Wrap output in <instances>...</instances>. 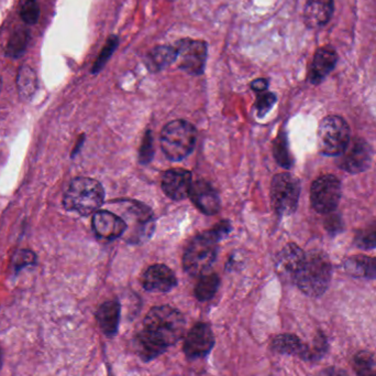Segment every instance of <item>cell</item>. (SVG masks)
I'll use <instances>...</instances> for the list:
<instances>
[{"instance_id":"1","label":"cell","mask_w":376,"mask_h":376,"mask_svg":"<svg viewBox=\"0 0 376 376\" xmlns=\"http://www.w3.org/2000/svg\"><path fill=\"white\" fill-rule=\"evenodd\" d=\"M185 319L179 310L170 306L154 307L143 321V329L135 339V351L142 359L159 357L175 344L185 332Z\"/></svg>"},{"instance_id":"2","label":"cell","mask_w":376,"mask_h":376,"mask_svg":"<svg viewBox=\"0 0 376 376\" xmlns=\"http://www.w3.org/2000/svg\"><path fill=\"white\" fill-rule=\"evenodd\" d=\"M229 230L230 225L223 222L214 230L196 236L187 247L183 258L185 271L192 276L206 274L217 258L218 242Z\"/></svg>"},{"instance_id":"3","label":"cell","mask_w":376,"mask_h":376,"mask_svg":"<svg viewBox=\"0 0 376 376\" xmlns=\"http://www.w3.org/2000/svg\"><path fill=\"white\" fill-rule=\"evenodd\" d=\"M331 274L333 269L327 255L322 252L308 253L294 282L307 296L320 297L329 287Z\"/></svg>"},{"instance_id":"4","label":"cell","mask_w":376,"mask_h":376,"mask_svg":"<svg viewBox=\"0 0 376 376\" xmlns=\"http://www.w3.org/2000/svg\"><path fill=\"white\" fill-rule=\"evenodd\" d=\"M104 200V188L97 180L80 177L71 181L65 192L64 207L80 216H89L97 212Z\"/></svg>"},{"instance_id":"5","label":"cell","mask_w":376,"mask_h":376,"mask_svg":"<svg viewBox=\"0 0 376 376\" xmlns=\"http://www.w3.org/2000/svg\"><path fill=\"white\" fill-rule=\"evenodd\" d=\"M196 139L197 132L194 125L183 119H176L163 128L161 147L170 160L179 161L194 150Z\"/></svg>"},{"instance_id":"6","label":"cell","mask_w":376,"mask_h":376,"mask_svg":"<svg viewBox=\"0 0 376 376\" xmlns=\"http://www.w3.org/2000/svg\"><path fill=\"white\" fill-rule=\"evenodd\" d=\"M350 128L342 117H324L318 128L319 150L326 156H340L349 145Z\"/></svg>"},{"instance_id":"7","label":"cell","mask_w":376,"mask_h":376,"mask_svg":"<svg viewBox=\"0 0 376 376\" xmlns=\"http://www.w3.org/2000/svg\"><path fill=\"white\" fill-rule=\"evenodd\" d=\"M300 180L291 174H276L271 185V202L280 216L294 213L300 200Z\"/></svg>"},{"instance_id":"8","label":"cell","mask_w":376,"mask_h":376,"mask_svg":"<svg viewBox=\"0 0 376 376\" xmlns=\"http://www.w3.org/2000/svg\"><path fill=\"white\" fill-rule=\"evenodd\" d=\"M341 199V183L333 174H324L311 185V201L313 208L320 214L333 213Z\"/></svg>"},{"instance_id":"9","label":"cell","mask_w":376,"mask_h":376,"mask_svg":"<svg viewBox=\"0 0 376 376\" xmlns=\"http://www.w3.org/2000/svg\"><path fill=\"white\" fill-rule=\"evenodd\" d=\"M179 67L188 74L201 75L207 61V43L201 40L181 39L175 45Z\"/></svg>"},{"instance_id":"10","label":"cell","mask_w":376,"mask_h":376,"mask_svg":"<svg viewBox=\"0 0 376 376\" xmlns=\"http://www.w3.org/2000/svg\"><path fill=\"white\" fill-rule=\"evenodd\" d=\"M126 232L129 233V241L139 242L150 236L153 230V216L146 205L133 201H124Z\"/></svg>"},{"instance_id":"11","label":"cell","mask_w":376,"mask_h":376,"mask_svg":"<svg viewBox=\"0 0 376 376\" xmlns=\"http://www.w3.org/2000/svg\"><path fill=\"white\" fill-rule=\"evenodd\" d=\"M372 156L371 146L364 139H352L342 154L339 165L341 169L349 174H361L371 165Z\"/></svg>"},{"instance_id":"12","label":"cell","mask_w":376,"mask_h":376,"mask_svg":"<svg viewBox=\"0 0 376 376\" xmlns=\"http://www.w3.org/2000/svg\"><path fill=\"white\" fill-rule=\"evenodd\" d=\"M214 344V333L206 324H198L188 332L184 342V352L188 359L206 357Z\"/></svg>"},{"instance_id":"13","label":"cell","mask_w":376,"mask_h":376,"mask_svg":"<svg viewBox=\"0 0 376 376\" xmlns=\"http://www.w3.org/2000/svg\"><path fill=\"white\" fill-rule=\"evenodd\" d=\"M192 183V174L185 169H170L163 174V191L168 198L176 201L190 196Z\"/></svg>"},{"instance_id":"14","label":"cell","mask_w":376,"mask_h":376,"mask_svg":"<svg viewBox=\"0 0 376 376\" xmlns=\"http://www.w3.org/2000/svg\"><path fill=\"white\" fill-rule=\"evenodd\" d=\"M93 229L99 238L115 240L126 233V224L124 219L110 211H97L93 214Z\"/></svg>"},{"instance_id":"15","label":"cell","mask_w":376,"mask_h":376,"mask_svg":"<svg viewBox=\"0 0 376 376\" xmlns=\"http://www.w3.org/2000/svg\"><path fill=\"white\" fill-rule=\"evenodd\" d=\"M142 284L146 291L166 293L177 285V280L173 271L168 269V266L157 264L146 269L143 275Z\"/></svg>"},{"instance_id":"16","label":"cell","mask_w":376,"mask_h":376,"mask_svg":"<svg viewBox=\"0 0 376 376\" xmlns=\"http://www.w3.org/2000/svg\"><path fill=\"white\" fill-rule=\"evenodd\" d=\"M188 197L192 199V203L207 216H214L219 212V196L208 182L199 180L192 183Z\"/></svg>"},{"instance_id":"17","label":"cell","mask_w":376,"mask_h":376,"mask_svg":"<svg viewBox=\"0 0 376 376\" xmlns=\"http://www.w3.org/2000/svg\"><path fill=\"white\" fill-rule=\"evenodd\" d=\"M306 254L302 249L297 247L296 244L286 245L276 260V269L278 274L284 278L291 280L294 282L297 271L300 269L302 262L305 260Z\"/></svg>"},{"instance_id":"18","label":"cell","mask_w":376,"mask_h":376,"mask_svg":"<svg viewBox=\"0 0 376 376\" xmlns=\"http://www.w3.org/2000/svg\"><path fill=\"white\" fill-rule=\"evenodd\" d=\"M338 56L335 49L331 47L319 48L313 56V63L308 79L313 84L322 83L333 69L337 63Z\"/></svg>"},{"instance_id":"19","label":"cell","mask_w":376,"mask_h":376,"mask_svg":"<svg viewBox=\"0 0 376 376\" xmlns=\"http://www.w3.org/2000/svg\"><path fill=\"white\" fill-rule=\"evenodd\" d=\"M335 9L333 0H308L304 20L308 28H320L331 19Z\"/></svg>"},{"instance_id":"20","label":"cell","mask_w":376,"mask_h":376,"mask_svg":"<svg viewBox=\"0 0 376 376\" xmlns=\"http://www.w3.org/2000/svg\"><path fill=\"white\" fill-rule=\"evenodd\" d=\"M99 326L104 335L113 337L117 333L120 319V306L117 302H107L99 307L96 313Z\"/></svg>"},{"instance_id":"21","label":"cell","mask_w":376,"mask_h":376,"mask_svg":"<svg viewBox=\"0 0 376 376\" xmlns=\"http://www.w3.org/2000/svg\"><path fill=\"white\" fill-rule=\"evenodd\" d=\"M344 269L353 277L376 280V258H368L363 255L352 256L346 260Z\"/></svg>"},{"instance_id":"22","label":"cell","mask_w":376,"mask_h":376,"mask_svg":"<svg viewBox=\"0 0 376 376\" xmlns=\"http://www.w3.org/2000/svg\"><path fill=\"white\" fill-rule=\"evenodd\" d=\"M175 61L176 48L172 45H159L148 53L146 63L151 72H159Z\"/></svg>"},{"instance_id":"23","label":"cell","mask_w":376,"mask_h":376,"mask_svg":"<svg viewBox=\"0 0 376 376\" xmlns=\"http://www.w3.org/2000/svg\"><path fill=\"white\" fill-rule=\"evenodd\" d=\"M16 89L22 101H30L38 89L36 73L29 65H22L16 75Z\"/></svg>"},{"instance_id":"24","label":"cell","mask_w":376,"mask_h":376,"mask_svg":"<svg viewBox=\"0 0 376 376\" xmlns=\"http://www.w3.org/2000/svg\"><path fill=\"white\" fill-rule=\"evenodd\" d=\"M275 351L282 354H291V355H300L306 357L307 348L302 344V341L293 335H280L274 337L272 342Z\"/></svg>"},{"instance_id":"25","label":"cell","mask_w":376,"mask_h":376,"mask_svg":"<svg viewBox=\"0 0 376 376\" xmlns=\"http://www.w3.org/2000/svg\"><path fill=\"white\" fill-rule=\"evenodd\" d=\"M30 42V31L29 29L20 28L16 29L10 36L5 53L10 58H20L25 52L27 45Z\"/></svg>"},{"instance_id":"26","label":"cell","mask_w":376,"mask_h":376,"mask_svg":"<svg viewBox=\"0 0 376 376\" xmlns=\"http://www.w3.org/2000/svg\"><path fill=\"white\" fill-rule=\"evenodd\" d=\"M220 280L217 274H203L195 288V296L199 302H207L214 296L219 288Z\"/></svg>"},{"instance_id":"27","label":"cell","mask_w":376,"mask_h":376,"mask_svg":"<svg viewBox=\"0 0 376 376\" xmlns=\"http://www.w3.org/2000/svg\"><path fill=\"white\" fill-rule=\"evenodd\" d=\"M355 243L361 249H373L376 247V222L359 231Z\"/></svg>"},{"instance_id":"28","label":"cell","mask_w":376,"mask_h":376,"mask_svg":"<svg viewBox=\"0 0 376 376\" xmlns=\"http://www.w3.org/2000/svg\"><path fill=\"white\" fill-rule=\"evenodd\" d=\"M274 156L276 161L280 163V166L291 168L293 159H291V154H289L286 135H284V134H280L275 140Z\"/></svg>"},{"instance_id":"29","label":"cell","mask_w":376,"mask_h":376,"mask_svg":"<svg viewBox=\"0 0 376 376\" xmlns=\"http://www.w3.org/2000/svg\"><path fill=\"white\" fill-rule=\"evenodd\" d=\"M20 16L25 25H36L40 18V6H38V0H25L20 9Z\"/></svg>"},{"instance_id":"30","label":"cell","mask_w":376,"mask_h":376,"mask_svg":"<svg viewBox=\"0 0 376 376\" xmlns=\"http://www.w3.org/2000/svg\"><path fill=\"white\" fill-rule=\"evenodd\" d=\"M355 368L359 374H376V363L374 357L368 352H360L355 357Z\"/></svg>"},{"instance_id":"31","label":"cell","mask_w":376,"mask_h":376,"mask_svg":"<svg viewBox=\"0 0 376 376\" xmlns=\"http://www.w3.org/2000/svg\"><path fill=\"white\" fill-rule=\"evenodd\" d=\"M117 45H118V39L115 36H111L108 40L107 43H106L104 49H102V53H100V56L97 59V61L95 62V65L93 67V73H98L104 67V64L108 61V59L111 56V53L117 48Z\"/></svg>"},{"instance_id":"32","label":"cell","mask_w":376,"mask_h":376,"mask_svg":"<svg viewBox=\"0 0 376 376\" xmlns=\"http://www.w3.org/2000/svg\"><path fill=\"white\" fill-rule=\"evenodd\" d=\"M276 102V96L269 92H262L256 101V107L258 111V116L263 117L267 112L272 108Z\"/></svg>"},{"instance_id":"33","label":"cell","mask_w":376,"mask_h":376,"mask_svg":"<svg viewBox=\"0 0 376 376\" xmlns=\"http://www.w3.org/2000/svg\"><path fill=\"white\" fill-rule=\"evenodd\" d=\"M153 139H152L151 132H148L143 138L142 146L140 149V163H148L151 161L153 157Z\"/></svg>"},{"instance_id":"34","label":"cell","mask_w":376,"mask_h":376,"mask_svg":"<svg viewBox=\"0 0 376 376\" xmlns=\"http://www.w3.org/2000/svg\"><path fill=\"white\" fill-rule=\"evenodd\" d=\"M326 227L329 232L335 233L339 232L342 229V222H341L340 218L338 216H330L329 219L326 222Z\"/></svg>"},{"instance_id":"35","label":"cell","mask_w":376,"mask_h":376,"mask_svg":"<svg viewBox=\"0 0 376 376\" xmlns=\"http://www.w3.org/2000/svg\"><path fill=\"white\" fill-rule=\"evenodd\" d=\"M16 265L25 266L33 263V260H36V256L30 251H22V252H19V254L16 255Z\"/></svg>"},{"instance_id":"36","label":"cell","mask_w":376,"mask_h":376,"mask_svg":"<svg viewBox=\"0 0 376 376\" xmlns=\"http://www.w3.org/2000/svg\"><path fill=\"white\" fill-rule=\"evenodd\" d=\"M267 87H269V81L265 79H258L251 83V89L254 92H258V93L267 91Z\"/></svg>"},{"instance_id":"37","label":"cell","mask_w":376,"mask_h":376,"mask_svg":"<svg viewBox=\"0 0 376 376\" xmlns=\"http://www.w3.org/2000/svg\"><path fill=\"white\" fill-rule=\"evenodd\" d=\"M3 365V354H1V350H0V368Z\"/></svg>"},{"instance_id":"38","label":"cell","mask_w":376,"mask_h":376,"mask_svg":"<svg viewBox=\"0 0 376 376\" xmlns=\"http://www.w3.org/2000/svg\"><path fill=\"white\" fill-rule=\"evenodd\" d=\"M1 84H3V81H1V78H0V90H1Z\"/></svg>"}]
</instances>
